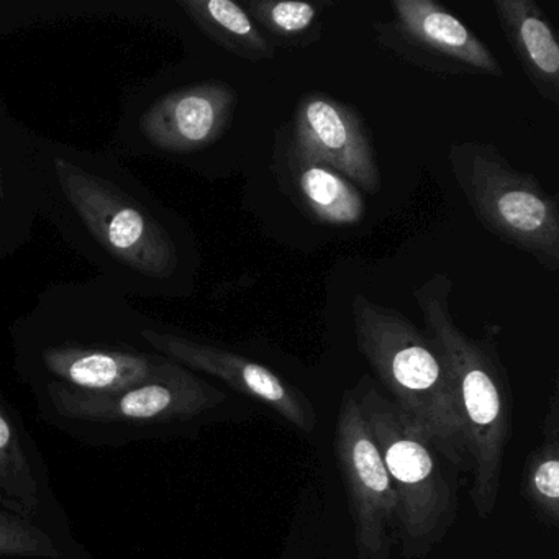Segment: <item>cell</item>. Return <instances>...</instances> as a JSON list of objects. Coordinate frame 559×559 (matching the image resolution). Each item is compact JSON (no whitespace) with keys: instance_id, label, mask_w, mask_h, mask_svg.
Returning <instances> with one entry per match:
<instances>
[{"instance_id":"cell-1","label":"cell","mask_w":559,"mask_h":559,"mask_svg":"<svg viewBox=\"0 0 559 559\" xmlns=\"http://www.w3.org/2000/svg\"><path fill=\"white\" fill-rule=\"evenodd\" d=\"M44 218L127 297L186 293L188 248L181 222L109 153L45 140Z\"/></svg>"},{"instance_id":"cell-2","label":"cell","mask_w":559,"mask_h":559,"mask_svg":"<svg viewBox=\"0 0 559 559\" xmlns=\"http://www.w3.org/2000/svg\"><path fill=\"white\" fill-rule=\"evenodd\" d=\"M453 281L435 273L412 289L431 336L447 362L466 435L469 496L479 519L496 510L502 484L503 460L512 438L513 402L509 376L500 361V329L486 325L483 338L467 335L450 309Z\"/></svg>"},{"instance_id":"cell-3","label":"cell","mask_w":559,"mask_h":559,"mask_svg":"<svg viewBox=\"0 0 559 559\" xmlns=\"http://www.w3.org/2000/svg\"><path fill=\"white\" fill-rule=\"evenodd\" d=\"M352 316L359 352L392 401L457 471L469 473L466 435L437 343L404 313L362 294L353 299Z\"/></svg>"},{"instance_id":"cell-4","label":"cell","mask_w":559,"mask_h":559,"mask_svg":"<svg viewBox=\"0 0 559 559\" xmlns=\"http://www.w3.org/2000/svg\"><path fill=\"white\" fill-rule=\"evenodd\" d=\"M397 497L399 535L407 559L427 556L457 516L460 471L435 448L369 374L353 388Z\"/></svg>"},{"instance_id":"cell-5","label":"cell","mask_w":559,"mask_h":559,"mask_svg":"<svg viewBox=\"0 0 559 559\" xmlns=\"http://www.w3.org/2000/svg\"><path fill=\"white\" fill-rule=\"evenodd\" d=\"M237 91L227 81H178L173 71L123 94L109 155L192 158L217 145L234 122Z\"/></svg>"},{"instance_id":"cell-6","label":"cell","mask_w":559,"mask_h":559,"mask_svg":"<svg viewBox=\"0 0 559 559\" xmlns=\"http://www.w3.org/2000/svg\"><path fill=\"white\" fill-rule=\"evenodd\" d=\"M448 162L480 227L556 273L559 205L555 195L535 176L513 168L492 143H454Z\"/></svg>"},{"instance_id":"cell-7","label":"cell","mask_w":559,"mask_h":559,"mask_svg":"<svg viewBox=\"0 0 559 559\" xmlns=\"http://www.w3.org/2000/svg\"><path fill=\"white\" fill-rule=\"evenodd\" d=\"M335 456L348 497L359 559H389L397 543V497L353 389L343 392Z\"/></svg>"},{"instance_id":"cell-8","label":"cell","mask_w":559,"mask_h":559,"mask_svg":"<svg viewBox=\"0 0 559 559\" xmlns=\"http://www.w3.org/2000/svg\"><path fill=\"white\" fill-rule=\"evenodd\" d=\"M394 17L372 25L374 38L405 63L440 76L503 78L490 48L433 0H392Z\"/></svg>"},{"instance_id":"cell-9","label":"cell","mask_w":559,"mask_h":559,"mask_svg":"<svg viewBox=\"0 0 559 559\" xmlns=\"http://www.w3.org/2000/svg\"><path fill=\"white\" fill-rule=\"evenodd\" d=\"M48 395L63 417L80 421L191 420L227 399L185 366L168 378L114 392H86L50 382Z\"/></svg>"},{"instance_id":"cell-10","label":"cell","mask_w":559,"mask_h":559,"mask_svg":"<svg viewBox=\"0 0 559 559\" xmlns=\"http://www.w3.org/2000/svg\"><path fill=\"white\" fill-rule=\"evenodd\" d=\"M143 338L153 352L191 371L221 379L234 391L267 405L297 430L304 433L316 430L317 412L312 401L273 369L247 356L182 335L175 330L162 329L155 323L146 326Z\"/></svg>"},{"instance_id":"cell-11","label":"cell","mask_w":559,"mask_h":559,"mask_svg":"<svg viewBox=\"0 0 559 559\" xmlns=\"http://www.w3.org/2000/svg\"><path fill=\"white\" fill-rule=\"evenodd\" d=\"M287 135L300 153L335 169L359 191H381L378 155L355 107L325 93L306 94L287 126Z\"/></svg>"},{"instance_id":"cell-12","label":"cell","mask_w":559,"mask_h":559,"mask_svg":"<svg viewBox=\"0 0 559 559\" xmlns=\"http://www.w3.org/2000/svg\"><path fill=\"white\" fill-rule=\"evenodd\" d=\"M45 140L27 129L0 97V260L24 250L44 218Z\"/></svg>"},{"instance_id":"cell-13","label":"cell","mask_w":559,"mask_h":559,"mask_svg":"<svg viewBox=\"0 0 559 559\" xmlns=\"http://www.w3.org/2000/svg\"><path fill=\"white\" fill-rule=\"evenodd\" d=\"M38 362L60 384L86 392H114L175 374L181 365L135 346H81L38 343Z\"/></svg>"},{"instance_id":"cell-14","label":"cell","mask_w":559,"mask_h":559,"mask_svg":"<svg viewBox=\"0 0 559 559\" xmlns=\"http://www.w3.org/2000/svg\"><path fill=\"white\" fill-rule=\"evenodd\" d=\"M274 175L290 201L317 224L355 227L366 217L361 191L335 169L300 153L287 127L277 132Z\"/></svg>"},{"instance_id":"cell-15","label":"cell","mask_w":559,"mask_h":559,"mask_svg":"<svg viewBox=\"0 0 559 559\" xmlns=\"http://www.w3.org/2000/svg\"><path fill=\"white\" fill-rule=\"evenodd\" d=\"M500 31L543 99L559 106V41L535 0H493Z\"/></svg>"},{"instance_id":"cell-16","label":"cell","mask_w":559,"mask_h":559,"mask_svg":"<svg viewBox=\"0 0 559 559\" xmlns=\"http://www.w3.org/2000/svg\"><path fill=\"white\" fill-rule=\"evenodd\" d=\"M176 8L212 44L241 60H271L277 48L243 5L234 0H176Z\"/></svg>"},{"instance_id":"cell-17","label":"cell","mask_w":559,"mask_h":559,"mask_svg":"<svg viewBox=\"0 0 559 559\" xmlns=\"http://www.w3.org/2000/svg\"><path fill=\"white\" fill-rule=\"evenodd\" d=\"M523 496L545 525H559V401L558 389L549 399L538 447L523 471Z\"/></svg>"},{"instance_id":"cell-18","label":"cell","mask_w":559,"mask_h":559,"mask_svg":"<svg viewBox=\"0 0 559 559\" xmlns=\"http://www.w3.org/2000/svg\"><path fill=\"white\" fill-rule=\"evenodd\" d=\"M274 47L306 48L323 35V12L332 2L248 0L243 5Z\"/></svg>"},{"instance_id":"cell-19","label":"cell","mask_w":559,"mask_h":559,"mask_svg":"<svg viewBox=\"0 0 559 559\" xmlns=\"http://www.w3.org/2000/svg\"><path fill=\"white\" fill-rule=\"evenodd\" d=\"M0 487L27 510L37 509V483L32 476L21 438L11 418L0 408Z\"/></svg>"},{"instance_id":"cell-20","label":"cell","mask_w":559,"mask_h":559,"mask_svg":"<svg viewBox=\"0 0 559 559\" xmlns=\"http://www.w3.org/2000/svg\"><path fill=\"white\" fill-rule=\"evenodd\" d=\"M0 556L57 559L60 549L44 530L0 512Z\"/></svg>"}]
</instances>
